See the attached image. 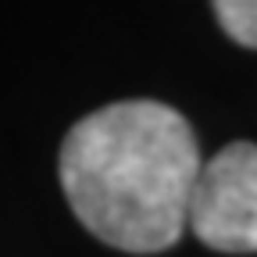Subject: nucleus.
<instances>
[{
    "label": "nucleus",
    "mask_w": 257,
    "mask_h": 257,
    "mask_svg": "<svg viewBox=\"0 0 257 257\" xmlns=\"http://www.w3.org/2000/svg\"><path fill=\"white\" fill-rule=\"evenodd\" d=\"M200 154L189 121L157 100H118L86 114L61 143V186L75 218L118 250L179 243Z\"/></svg>",
    "instance_id": "obj_1"
},
{
    "label": "nucleus",
    "mask_w": 257,
    "mask_h": 257,
    "mask_svg": "<svg viewBox=\"0 0 257 257\" xmlns=\"http://www.w3.org/2000/svg\"><path fill=\"white\" fill-rule=\"evenodd\" d=\"M186 225L221 253H257V147H221L193 182Z\"/></svg>",
    "instance_id": "obj_2"
},
{
    "label": "nucleus",
    "mask_w": 257,
    "mask_h": 257,
    "mask_svg": "<svg viewBox=\"0 0 257 257\" xmlns=\"http://www.w3.org/2000/svg\"><path fill=\"white\" fill-rule=\"evenodd\" d=\"M214 15L239 47L257 50V0H218Z\"/></svg>",
    "instance_id": "obj_3"
}]
</instances>
